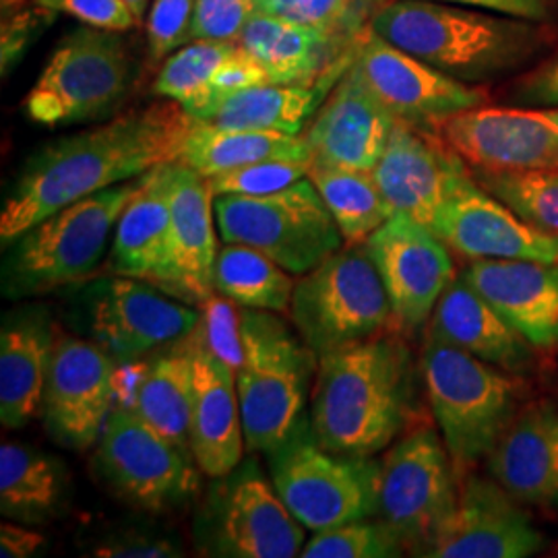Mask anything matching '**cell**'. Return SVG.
<instances>
[{
    "label": "cell",
    "mask_w": 558,
    "mask_h": 558,
    "mask_svg": "<svg viewBox=\"0 0 558 558\" xmlns=\"http://www.w3.org/2000/svg\"><path fill=\"white\" fill-rule=\"evenodd\" d=\"M114 359L101 345L57 338L41 405L52 439L77 451L98 445L114 410Z\"/></svg>",
    "instance_id": "17"
},
{
    "label": "cell",
    "mask_w": 558,
    "mask_h": 558,
    "mask_svg": "<svg viewBox=\"0 0 558 558\" xmlns=\"http://www.w3.org/2000/svg\"><path fill=\"white\" fill-rule=\"evenodd\" d=\"M405 542L387 521L359 519L317 532L300 553L302 558H389L401 557Z\"/></svg>",
    "instance_id": "39"
},
{
    "label": "cell",
    "mask_w": 558,
    "mask_h": 558,
    "mask_svg": "<svg viewBox=\"0 0 558 558\" xmlns=\"http://www.w3.org/2000/svg\"><path fill=\"white\" fill-rule=\"evenodd\" d=\"M461 278L534 348L558 345V263L478 259Z\"/></svg>",
    "instance_id": "26"
},
{
    "label": "cell",
    "mask_w": 558,
    "mask_h": 558,
    "mask_svg": "<svg viewBox=\"0 0 558 558\" xmlns=\"http://www.w3.org/2000/svg\"><path fill=\"white\" fill-rule=\"evenodd\" d=\"M257 11L320 32L345 29L352 0H257Z\"/></svg>",
    "instance_id": "42"
},
{
    "label": "cell",
    "mask_w": 558,
    "mask_h": 558,
    "mask_svg": "<svg viewBox=\"0 0 558 558\" xmlns=\"http://www.w3.org/2000/svg\"><path fill=\"white\" fill-rule=\"evenodd\" d=\"M135 81V64L119 32L80 27L57 44L23 100L27 119L69 126L114 114Z\"/></svg>",
    "instance_id": "7"
},
{
    "label": "cell",
    "mask_w": 558,
    "mask_h": 558,
    "mask_svg": "<svg viewBox=\"0 0 558 558\" xmlns=\"http://www.w3.org/2000/svg\"><path fill=\"white\" fill-rule=\"evenodd\" d=\"M348 29L320 32L296 23L255 13L236 41L267 73L269 83L320 85L323 75L338 81L356 54V40H345Z\"/></svg>",
    "instance_id": "24"
},
{
    "label": "cell",
    "mask_w": 558,
    "mask_h": 558,
    "mask_svg": "<svg viewBox=\"0 0 558 558\" xmlns=\"http://www.w3.org/2000/svg\"><path fill=\"white\" fill-rule=\"evenodd\" d=\"M124 2L133 9V13L137 15V20L143 21L147 17V11H149L151 0H124Z\"/></svg>",
    "instance_id": "50"
},
{
    "label": "cell",
    "mask_w": 558,
    "mask_h": 558,
    "mask_svg": "<svg viewBox=\"0 0 558 558\" xmlns=\"http://www.w3.org/2000/svg\"><path fill=\"white\" fill-rule=\"evenodd\" d=\"M101 558H170L182 557L179 546L166 538L149 534H124L114 536L94 550Z\"/></svg>",
    "instance_id": "47"
},
{
    "label": "cell",
    "mask_w": 558,
    "mask_h": 558,
    "mask_svg": "<svg viewBox=\"0 0 558 558\" xmlns=\"http://www.w3.org/2000/svg\"><path fill=\"white\" fill-rule=\"evenodd\" d=\"M472 177L523 220L558 236V170H474Z\"/></svg>",
    "instance_id": "38"
},
{
    "label": "cell",
    "mask_w": 558,
    "mask_h": 558,
    "mask_svg": "<svg viewBox=\"0 0 558 558\" xmlns=\"http://www.w3.org/2000/svg\"><path fill=\"white\" fill-rule=\"evenodd\" d=\"M66 499L62 463L38 449L4 440L0 447V511L21 523H41L59 515Z\"/></svg>",
    "instance_id": "33"
},
{
    "label": "cell",
    "mask_w": 558,
    "mask_h": 558,
    "mask_svg": "<svg viewBox=\"0 0 558 558\" xmlns=\"http://www.w3.org/2000/svg\"><path fill=\"white\" fill-rule=\"evenodd\" d=\"M433 232L449 251L468 259L558 263V236L523 220L488 193L461 158L447 182Z\"/></svg>",
    "instance_id": "14"
},
{
    "label": "cell",
    "mask_w": 558,
    "mask_h": 558,
    "mask_svg": "<svg viewBox=\"0 0 558 558\" xmlns=\"http://www.w3.org/2000/svg\"><path fill=\"white\" fill-rule=\"evenodd\" d=\"M193 461L129 405L110 412L94 456L96 472L108 488L147 513L174 511L195 499L201 478Z\"/></svg>",
    "instance_id": "11"
},
{
    "label": "cell",
    "mask_w": 558,
    "mask_h": 558,
    "mask_svg": "<svg viewBox=\"0 0 558 558\" xmlns=\"http://www.w3.org/2000/svg\"><path fill=\"white\" fill-rule=\"evenodd\" d=\"M290 317L317 359L375 338L393 319L391 302L364 242L320 260L294 286Z\"/></svg>",
    "instance_id": "8"
},
{
    "label": "cell",
    "mask_w": 558,
    "mask_h": 558,
    "mask_svg": "<svg viewBox=\"0 0 558 558\" xmlns=\"http://www.w3.org/2000/svg\"><path fill=\"white\" fill-rule=\"evenodd\" d=\"M193 352L191 451L209 478H223L242 463L244 428L234 366L205 341L199 327L189 336Z\"/></svg>",
    "instance_id": "22"
},
{
    "label": "cell",
    "mask_w": 558,
    "mask_h": 558,
    "mask_svg": "<svg viewBox=\"0 0 558 558\" xmlns=\"http://www.w3.org/2000/svg\"><path fill=\"white\" fill-rule=\"evenodd\" d=\"M44 536L27 530L25 525H17L11 521H4L0 525V557L2 558H29L34 557L41 546Z\"/></svg>",
    "instance_id": "49"
},
{
    "label": "cell",
    "mask_w": 558,
    "mask_h": 558,
    "mask_svg": "<svg viewBox=\"0 0 558 558\" xmlns=\"http://www.w3.org/2000/svg\"><path fill=\"white\" fill-rule=\"evenodd\" d=\"M59 13L27 2L2 13V73L7 75Z\"/></svg>",
    "instance_id": "44"
},
{
    "label": "cell",
    "mask_w": 558,
    "mask_h": 558,
    "mask_svg": "<svg viewBox=\"0 0 558 558\" xmlns=\"http://www.w3.org/2000/svg\"><path fill=\"white\" fill-rule=\"evenodd\" d=\"M391 302L393 319L416 329L456 278L449 246L426 226L391 216L364 242Z\"/></svg>",
    "instance_id": "18"
},
{
    "label": "cell",
    "mask_w": 558,
    "mask_h": 558,
    "mask_svg": "<svg viewBox=\"0 0 558 558\" xmlns=\"http://www.w3.org/2000/svg\"><path fill=\"white\" fill-rule=\"evenodd\" d=\"M236 40H191L163 60L154 92L180 104L195 120H205L218 100L226 62L239 52Z\"/></svg>",
    "instance_id": "35"
},
{
    "label": "cell",
    "mask_w": 558,
    "mask_h": 558,
    "mask_svg": "<svg viewBox=\"0 0 558 558\" xmlns=\"http://www.w3.org/2000/svg\"><path fill=\"white\" fill-rule=\"evenodd\" d=\"M294 286L290 271L253 246L226 242L218 251L214 290L240 308L286 313Z\"/></svg>",
    "instance_id": "36"
},
{
    "label": "cell",
    "mask_w": 558,
    "mask_h": 558,
    "mask_svg": "<svg viewBox=\"0 0 558 558\" xmlns=\"http://www.w3.org/2000/svg\"><path fill=\"white\" fill-rule=\"evenodd\" d=\"M458 497L453 461L428 426L405 435L379 461V518L420 555L453 513Z\"/></svg>",
    "instance_id": "13"
},
{
    "label": "cell",
    "mask_w": 558,
    "mask_h": 558,
    "mask_svg": "<svg viewBox=\"0 0 558 558\" xmlns=\"http://www.w3.org/2000/svg\"><path fill=\"white\" fill-rule=\"evenodd\" d=\"M412 360L396 338L362 339L319 356L311 430L329 451L373 458L408 426Z\"/></svg>",
    "instance_id": "2"
},
{
    "label": "cell",
    "mask_w": 558,
    "mask_h": 558,
    "mask_svg": "<svg viewBox=\"0 0 558 558\" xmlns=\"http://www.w3.org/2000/svg\"><path fill=\"white\" fill-rule=\"evenodd\" d=\"M59 15H69L83 25L124 34L141 21L124 0H32Z\"/></svg>",
    "instance_id": "45"
},
{
    "label": "cell",
    "mask_w": 558,
    "mask_h": 558,
    "mask_svg": "<svg viewBox=\"0 0 558 558\" xmlns=\"http://www.w3.org/2000/svg\"><path fill=\"white\" fill-rule=\"evenodd\" d=\"M211 490L197 523L203 553L228 558H292L304 548V525L279 499L255 463L236 468Z\"/></svg>",
    "instance_id": "12"
},
{
    "label": "cell",
    "mask_w": 558,
    "mask_h": 558,
    "mask_svg": "<svg viewBox=\"0 0 558 558\" xmlns=\"http://www.w3.org/2000/svg\"><path fill=\"white\" fill-rule=\"evenodd\" d=\"M257 13V0H197L193 40H236Z\"/></svg>",
    "instance_id": "43"
},
{
    "label": "cell",
    "mask_w": 558,
    "mask_h": 558,
    "mask_svg": "<svg viewBox=\"0 0 558 558\" xmlns=\"http://www.w3.org/2000/svg\"><path fill=\"white\" fill-rule=\"evenodd\" d=\"M511 98L521 106L558 108V54L519 77Z\"/></svg>",
    "instance_id": "46"
},
{
    "label": "cell",
    "mask_w": 558,
    "mask_h": 558,
    "mask_svg": "<svg viewBox=\"0 0 558 558\" xmlns=\"http://www.w3.org/2000/svg\"><path fill=\"white\" fill-rule=\"evenodd\" d=\"M263 160L311 161V149L302 135L223 129L195 120L179 156V163L205 179Z\"/></svg>",
    "instance_id": "31"
},
{
    "label": "cell",
    "mask_w": 558,
    "mask_h": 558,
    "mask_svg": "<svg viewBox=\"0 0 558 558\" xmlns=\"http://www.w3.org/2000/svg\"><path fill=\"white\" fill-rule=\"evenodd\" d=\"M214 209L223 242L253 246L294 276L308 274L345 242L308 177L269 195H220Z\"/></svg>",
    "instance_id": "10"
},
{
    "label": "cell",
    "mask_w": 558,
    "mask_h": 558,
    "mask_svg": "<svg viewBox=\"0 0 558 558\" xmlns=\"http://www.w3.org/2000/svg\"><path fill=\"white\" fill-rule=\"evenodd\" d=\"M140 179L75 201L11 242L2 265L7 299L41 296L89 278L112 246L114 230Z\"/></svg>",
    "instance_id": "4"
},
{
    "label": "cell",
    "mask_w": 558,
    "mask_h": 558,
    "mask_svg": "<svg viewBox=\"0 0 558 558\" xmlns=\"http://www.w3.org/2000/svg\"><path fill=\"white\" fill-rule=\"evenodd\" d=\"M493 478L523 505L558 507V410L538 401L519 410L488 456Z\"/></svg>",
    "instance_id": "28"
},
{
    "label": "cell",
    "mask_w": 558,
    "mask_h": 558,
    "mask_svg": "<svg viewBox=\"0 0 558 558\" xmlns=\"http://www.w3.org/2000/svg\"><path fill=\"white\" fill-rule=\"evenodd\" d=\"M308 180L317 186L348 244H362L391 218L373 170L313 163Z\"/></svg>",
    "instance_id": "37"
},
{
    "label": "cell",
    "mask_w": 558,
    "mask_h": 558,
    "mask_svg": "<svg viewBox=\"0 0 558 558\" xmlns=\"http://www.w3.org/2000/svg\"><path fill=\"white\" fill-rule=\"evenodd\" d=\"M458 161L440 137L398 120L373 174L391 216H405L433 230Z\"/></svg>",
    "instance_id": "23"
},
{
    "label": "cell",
    "mask_w": 558,
    "mask_h": 558,
    "mask_svg": "<svg viewBox=\"0 0 558 558\" xmlns=\"http://www.w3.org/2000/svg\"><path fill=\"white\" fill-rule=\"evenodd\" d=\"M422 377L458 482L497 447L518 414V380L428 333Z\"/></svg>",
    "instance_id": "5"
},
{
    "label": "cell",
    "mask_w": 558,
    "mask_h": 558,
    "mask_svg": "<svg viewBox=\"0 0 558 558\" xmlns=\"http://www.w3.org/2000/svg\"><path fill=\"white\" fill-rule=\"evenodd\" d=\"M377 2H387V0H377ZM440 2L472 7L480 11H490V13L534 21V23L550 20L555 9V0H440Z\"/></svg>",
    "instance_id": "48"
},
{
    "label": "cell",
    "mask_w": 558,
    "mask_h": 558,
    "mask_svg": "<svg viewBox=\"0 0 558 558\" xmlns=\"http://www.w3.org/2000/svg\"><path fill=\"white\" fill-rule=\"evenodd\" d=\"M373 34L463 83L509 75L539 50L534 21L440 0H387L371 13Z\"/></svg>",
    "instance_id": "3"
},
{
    "label": "cell",
    "mask_w": 558,
    "mask_h": 558,
    "mask_svg": "<svg viewBox=\"0 0 558 558\" xmlns=\"http://www.w3.org/2000/svg\"><path fill=\"white\" fill-rule=\"evenodd\" d=\"M437 133L472 170H558V108L478 106Z\"/></svg>",
    "instance_id": "16"
},
{
    "label": "cell",
    "mask_w": 558,
    "mask_h": 558,
    "mask_svg": "<svg viewBox=\"0 0 558 558\" xmlns=\"http://www.w3.org/2000/svg\"><path fill=\"white\" fill-rule=\"evenodd\" d=\"M131 408L163 439L170 440L180 451L193 456V352L189 338L174 352L154 360L143 371Z\"/></svg>",
    "instance_id": "32"
},
{
    "label": "cell",
    "mask_w": 558,
    "mask_h": 558,
    "mask_svg": "<svg viewBox=\"0 0 558 558\" xmlns=\"http://www.w3.org/2000/svg\"><path fill=\"white\" fill-rule=\"evenodd\" d=\"M269 456L279 499L306 530L379 515V461L325 449L304 420Z\"/></svg>",
    "instance_id": "9"
},
{
    "label": "cell",
    "mask_w": 558,
    "mask_h": 558,
    "mask_svg": "<svg viewBox=\"0 0 558 558\" xmlns=\"http://www.w3.org/2000/svg\"><path fill=\"white\" fill-rule=\"evenodd\" d=\"M199 323L197 308L166 296L147 281L122 276L101 286L92 311L96 343L119 362H133L186 339Z\"/></svg>",
    "instance_id": "20"
},
{
    "label": "cell",
    "mask_w": 558,
    "mask_h": 558,
    "mask_svg": "<svg viewBox=\"0 0 558 558\" xmlns=\"http://www.w3.org/2000/svg\"><path fill=\"white\" fill-rule=\"evenodd\" d=\"M197 0H151L145 32L147 48L154 60L168 59L184 44L193 40Z\"/></svg>",
    "instance_id": "41"
},
{
    "label": "cell",
    "mask_w": 558,
    "mask_h": 558,
    "mask_svg": "<svg viewBox=\"0 0 558 558\" xmlns=\"http://www.w3.org/2000/svg\"><path fill=\"white\" fill-rule=\"evenodd\" d=\"M54 343L46 311L7 315L0 331V420L7 430L23 428L40 414Z\"/></svg>",
    "instance_id": "29"
},
{
    "label": "cell",
    "mask_w": 558,
    "mask_h": 558,
    "mask_svg": "<svg viewBox=\"0 0 558 558\" xmlns=\"http://www.w3.org/2000/svg\"><path fill=\"white\" fill-rule=\"evenodd\" d=\"M523 502L497 480L468 474L459 482L458 505L426 548L430 558H525L544 538Z\"/></svg>",
    "instance_id": "19"
},
{
    "label": "cell",
    "mask_w": 558,
    "mask_h": 558,
    "mask_svg": "<svg viewBox=\"0 0 558 558\" xmlns=\"http://www.w3.org/2000/svg\"><path fill=\"white\" fill-rule=\"evenodd\" d=\"M428 333L505 373H521L532 362L534 345L463 278L453 279L440 296Z\"/></svg>",
    "instance_id": "30"
},
{
    "label": "cell",
    "mask_w": 558,
    "mask_h": 558,
    "mask_svg": "<svg viewBox=\"0 0 558 558\" xmlns=\"http://www.w3.org/2000/svg\"><path fill=\"white\" fill-rule=\"evenodd\" d=\"M216 195L209 180L174 161L170 182V248L172 296L207 304L214 299V267L218 259Z\"/></svg>",
    "instance_id": "25"
},
{
    "label": "cell",
    "mask_w": 558,
    "mask_h": 558,
    "mask_svg": "<svg viewBox=\"0 0 558 558\" xmlns=\"http://www.w3.org/2000/svg\"><path fill=\"white\" fill-rule=\"evenodd\" d=\"M27 2H32V0H0V4H2V13L13 11V9H20V7L27 4Z\"/></svg>",
    "instance_id": "51"
},
{
    "label": "cell",
    "mask_w": 558,
    "mask_h": 558,
    "mask_svg": "<svg viewBox=\"0 0 558 558\" xmlns=\"http://www.w3.org/2000/svg\"><path fill=\"white\" fill-rule=\"evenodd\" d=\"M239 331L236 387L244 442L251 453H274L304 420L317 354L269 311L242 308Z\"/></svg>",
    "instance_id": "6"
},
{
    "label": "cell",
    "mask_w": 558,
    "mask_h": 558,
    "mask_svg": "<svg viewBox=\"0 0 558 558\" xmlns=\"http://www.w3.org/2000/svg\"><path fill=\"white\" fill-rule=\"evenodd\" d=\"M327 89L320 85L263 83L226 98L205 120L223 129L300 135L319 110Z\"/></svg>",
    "instance_id": "34"
},
{
    "label": "cell",
    "mask_w": 558,
    "mask_h": 558,
    "mask_svg": "<svg viewBox=\"0 0 558 558\" xmlns=\"http://www.w3.org/2000/svg\"><path fill=\"white\" fill-rule=\"evenodd\" d=\"M193 122L180 104L163 100L44 145L2 201V246L75 201L179 161Z\"/></svg>",
    "instance_id": "1"
},
{
    "label": "cell",
    "mask_w": 558,
    "mask_h": 558,
    "mask_svg": "<svg viewBox=\"0 0 558 558\" xmlns=\"http://www.w3.org/2000/svg\"><path fill=\"white\" fill-rule=\"evenodd\" d=\"M311 161L263 160L220 172L209 180L211 193L220 195H269L306 179Z\"/></svg>",
    "instance_id": "40"
},
{
    "label": "cell",
    "mask_w": 558,
    "mask_h": 558,
    "mask_svg": "<svg viewBox=\"0 0 558 558\" xmlns=\"http://www.w3.org/2000/svg\"><path fill=\"white\" fill-rule=\"evenodd\" d=\"M396 124L398 119L371 94L350 64L302 137L313 163L373 170Z\"/></svg>",
    "instance_id": "21"
},
{
    "label": "cell",
    "mask_w": 558,
    "mask_h": 558,
    "mask_svg": "<svg viewBox=\"0 0 558 558\" xmlns=\"http://www.w3.org/2000/svg\"><path fill=\"white\" fill-rule=\"evenodd\" d=\"M174 161L141 177L135 197L120 216L106 269L112 276L141 279L163 292L172 281L170 182Z\"/></svg>",
    "instance_id": "27"
},
{
    "label": "cell",
    "mask_w": 558,
    "mask_h": 558,
    "mask_svg": "<svg viewBox=\"0 0 558 558\" xmlns=\"http://www.w3.org/2000/svg\"><path fill=\"white\" fill-rule=\"evenodd\" d=\"M352 69L396 119L426 131H437L442 120L486 101L480 87L391 46L373 34L368 23L360 34Z\"/></svg>",
    "instance_id": "15"
}]
</instances>
